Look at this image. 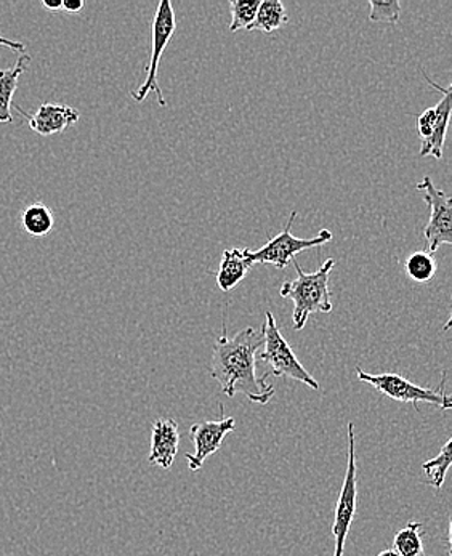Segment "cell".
I'll return each mask as SVG.
<instances>
[{
	"label": "cell",
	"mask_w": 452,
	"mask_h": 556,
	"mask_svg": "<svg viewBox=\"0 0 452 556\" xmlns=\"http://www.w3.org/2000/svg\"><path fill=\"white\" fill-rule=\"evenodd\" d=\"M289 16L281 0H263L260 2L258 16L248 31L273 33L288 25Z\"/></svg>",
	"instance_id": "obj_15"
},
{
	"label": "cell",
	"mask_w": 452,
	"mask_h": 556,
	"mask_svg": "<svg viewBox=\"0 0 452 556\" xmlns=\"http://www.w3.org/2000/svg\"><path fill=\"white\" fill-rule=\"evenodd\" d=\"M379 556H401V555H398L397 552H394V551H384V552H380Z\"/></svg>",
	"instance_id": "obj_26"
},
{
	"label": "cell",
	"mask_w": 452,
	"mask_h": 556,
	"mask_svg": "<svg viewBox=\"0 0 452 556\" xmlns=\"http://www.w3.org/2000/svg\"><path fill=\"white\" fill-rule=\"evenodd\" d=\"M297 212H292L288 225L275 238L269 239L259 251H242L248 265H273L278 269H285L289 262L296 258L297 254L306 249L319 248L332 241V232L329 229H322L316 238L300 239L292 236V225L296 222Z\"/></svg>",
	"instance_id": "obj_5"
},
{
	"label": "cell",
	"mask_w": 452,
	"mask_h": 556,
	"mask_svg": "<svg viewBox=\"0 0 452 556\" xmlns=\"http://www.w3.org/2000/svg\"><path fill=\"white\" fill-rule=\"evenodd\" d=\"M356 376L361 382L374 387L390 400L414 404L417 410H419V403L431 404V406L440 407L443 410L452 409L451 396L447 393V372L443 374L440 389L437 390L422 389V387L394 372L369 374L364 372L361 367H356Z\"/></svg>",
	"instance_id": "obj_3"
},
{
	"label": "cell",
	"mask_w": 452,
	"mask_h": 556,
	"mask_svg": "<svg viewBox=\"0 0 452 556\" xmlns=\"http://www.w3.org/2000/svg\"><path fill=\"white\" fill-rule=\"evenodd\" d=\"M175 29H177V20H175L174 5L168 0H162L158 5L156 13H154L153 46H151V59L150 65L147 67V77H145V83L130 93L131 99L137 103L147 100L148 96L153 92L156 93L160 106L164 108L167 104L164 96H162L160 83H158V70H160L164 50L167 49L172 37H174Z\"/></svg>",
	"instance_id": "obj_6"
},
{
	"label": "cell",
	"mask_w": 452,
	"mask_h": 556,
	"mask_svg": "<svg viewBox=\"0 0 452 556\" xmlns=\"http://www.w3.org/2000/svg\"><path fill=\"white\" fill-rule=\"evenodd\" d=\"M404 271L417 285H427L437 273V262L434 255L427 251H417L407 257L404 263Z\"/></svg>",
	"instance_id": "obj_19"
},
{
	"label": "cell",
	"mask_w": 452,
	"mask_h": 556,
	"mask_svg": "<svg viewBox=\"0 0 452 556\" xmlns=\"http://www.w3.org/2000/svg\"><path fill=\"white\" fill-rule=\"evenodd\" d=\"M29 63H32V56L22 55L9 70H0V124H9L13 121L10 108L18 89L20 77L28 70Z\"/></svg>",
	"instance_id": "obj_13"
},
{
	"label": "cell",
	"mask_w": 452,
	"mask_h": 556,
	"mask_svg": "<svg viewBox=\"0 0 452 556\" xmlns=\"http://www.w3.org/2000/svg\"><path fill=\"white\" fill-rule=\"evenodd\" d=\"M63 10L67 13H79L84 9L83 0H63Z\"/></svg>",
	"instance_id": "obj_24"
},
{
	"label": "cell",
	"mask_w": 452,
	"mask_h": 556,
	"mask_svg": "<svg viewBox=\"0 0 452 556\" xmlns=\"http://www.w3.org/2000/svg\"><path fill=\"white\" fill-rule=\"evenodd\" d=\"M263 345L262 330L246 328L229 337L224 332L215 342L209 372L221 383L228 397L244 393L252 403L266 404L275 396V389L266 377L258 376V352Z\"/></svg>",
	"instance_id": "obj_1"
},
{
	"label": "cell",
	"mask_w": 452,
	"mask_h": 556,
	"mask_svg": "<svg viewBox=\"0 0 452 556\" xmlns=\"http://www.w3.org/2000/svg\"><path fill=\"white\" fill-rule=\"evenodd\" d=\"M236 428L233 417L212 420V422L194 424L190 428L191 441L194 444V454H187L188 467L191 471H199L204 465L205 458L221 450L225 437Z\"/></svg>",
	"instance_id": "obj_9"
},
{
	"label": "cell",
	"mask_w": 452,
	"mask_h": 556,
	"mask_svg": "<svg viewBox=\"0 0 452 556\" xmlns=\"http://www.w3.org/2000/svg\"><path fill=\"white\" fill-rule=\"evenodd\" d=\"M355 424H349V460H347L346 478L342 491L337 501L336 515H334L332 534L336 541L334 556H343L346 552L347 535L352 528L356 515L357 504V467L355 453Z\"/></svg>",
	"instance_id": "obj_7"
},
{
	"label": "cell",
	"mask_w": 452,
	"mask_h": 556,
	"mask_svg": "<svg viewBox=\"0 0 452 556\" xmlns=\"http://www.w3.org/2000/svg\"><path fill=\"white\" fill-rule=\"evenodd\" d=\"M251 271L241 249H226L217 271V286L221 291L229 292L241 285L242 279Z\"/></svg>",
	"instance_id": "obj_14"
},
{
	"label": "cell",
	"mask_w": 452,
	"mask_h": 556,
	"mask_svg": "<svg viewBox=\"0 0 452 556\" xmlns=\"http://www.w3.org/2000/svg\"><path fill=\"white\" fill-rule=\"evenodd\" d=\"M297 279L286 281L281 286L279 295L282 299H291L293 302V329L302 330L313 313L332 312V302H330L329 275L336 266L334 258H327L326 262L316 269L315 273H305L299 262L293 258Z\"/></svg>",
	"instance_id": "obj_2"
},
{
	"label": "cell",
	"mask_w": 452,
	"mask_h": 556,
	"mask_svg": "<svg viewBox=\"0 0 452 556\" xmlns=\"http://www.w3.org/2000/svg\"><path fill=\"white\" fill-rule=\"evenodd\" d=\"M435 119H437L435 108H428V110H425L424 113L420 114L419 119H417V131H419L422 141L430 137L431 130H434Z\"/></svg>",
	"instance_id": "obj_22"
},
{
	"label": "cell",
	"mask_w": 452,
	"mask_h": 556,
	"mask_svg": "<svg viewBox=\"0 0 452 556\" xmlns=\"http://www.w3.org/2000/svg\"><path fill=\"white\" fill-rule=\"evenodd\" d=\"M259 7V0H231V2H229V9H231V25H229V31L236 33L239 31V29L251 28L255 16H258Z\"/></svg>",
	"instance_id": "obj_20"
},
{
	"label": "cell",
	"mask_w": 452,
	"mask_h": 556,
	"mask_svg": "<svg viewBox=\"0 0 452 556\" xmlns=\"http://www.w3.org/2000/svg\"><path fill=\"white\" fill-rule=\"evenodd\" d=\"M180 444V433L174 419H158L151 431V453L148 460L151 465L168 470L174 465Z\"/></svg>",
	"instance_id": "obj_11"
},
{
	"label": "cell",
	"mask_w": 452,
	"mask_h": 556,
	"mask_svg": "<svg viewBox=\"0 0 452 556\" xmlns=\"http://www.w3.org/2000/svg\"><path fill=\"white\" fill-rule=\"evenodd\" d=\"M55 227L53 212L42 202H34L22 212L23 231L34 236V238H43L50 235Z\"/></svg>",
	"instance_id": "obj_16"
},
{
	"label": "cell",
	"mask_w": 452,
	"mask_h": 556,
	"mask_svg": "<svg viewBox=\"0 0 452 556\" xmlns=\"http://www.w3.org/2000/svg\"><path fill=\"white\" fill-rule=\"evenodd\" d=\"M369 20L374 23H390L397 25L401 16V3L398 0H388V2H376L371 0Z\"/></svg>",
	"instance_id": "obj_21"
},
{
	"label": "cell",
	"mask_w": 452,
	"mask_h": 556,
	"mask_svg": "<svg viewBox=\"0 0 452 556\" xmlns=\"http://www.w3.org/2000/svg\"><path fill=\"white\" fill-rule=\"evenodd\" d=\"M393 551L401 556H425L419 521H411L394 535Z\"/></svg>",
	"instance_id": "obj_17"
},
{
	"label": "cell",
	"mask_w": 452,
	"mask_h": 556,
	"mask_svg": "<svg viewBox=\"0 0 452 556\" xmlns=\"http://www.w3.org/2000/svg\"><path fill=\"white\" fill-rule=\"evenodd\" d=\"M416 188L431 208L430 222L424 228V236L428 244V251L434 255L440 249V245L452 244L451 198L443 190H438L430 177L422 178Z\"/></svg>",
	"instance_id": "obj_8"
},
{
	"label": "cell",
	"mask_w": 452,
	"mask_h": 556,
	"mask_svg": "<svg viewBox=\"0 0 452 556\" xmlns=\"http://www.w3.org/2000/svg\"><path fill=\"white\" fill-rule=\"evenodd\" d=\"M43 9L52 10V12H59L62 10L63 0H42Z\"/></svg>",
	"instance_id": "obj_25"
},
{
	"label": "cell",
	"mask_w": 452,
	"mask_h": 556,
	"mask_svg": "<svg viewBox=\"0 0 452 556\" xmlns=\"http://www.w3.org/2000/svg\"><path fill=\"white\" fill-rule=\"evenodd\" d=\"M263 350L260 361L268 364L275 377H288L296 382L303 383L313 390H319V383L313 379L312 374L302 366L296 353L289 345L288 340L282 337L281 330L276 325L272 312L265 313V323L262 326Z\"/></svg>",
	"instance_id": "obj_4"
},
{
	"label": "cell",
	"mask_w": 452,
	"mask_h": 556,
	"mask_svg": "<svg viewBox=\"0 0 452 556\" xmlns=\"http://www.w3.org/2000/svg\"><path fill=\"white\" fill-rule=\"evenodd\" d=\"M427 83L430 84L434 89L441 92L443 99L440 103L435 106V113H437V119H435L434 130H431L430 137L427 140L422 141L420 156H434L435 160H441L443 157L444 141H447L448 126H450L451 117V86L441 87L435 84L430 77L425 76Z\"/></svg>",
	"instance_id": "obj_12"
},
{
	"label": "cell",
	"mask_w": 452,
	"mask_h": 556,
	"mask_svg": "<svg viewBox=\"0 0 452 556\" xmlns=\"http://www.w3.org/2000/svg\"><path fill=\"white\" fill-rule=\"evenodd\" d=\"M451 446L452 440L448 438L444 446L441 447L440 454L437 457L422 464V470L427 475V481L435 490H441L447 480L448 470L451 467Z\"/></svg>",
	"instance_id": "obj_18"
},
{
	"label": "cell",
	"mask_w": 452,
	"mask_h": 556,
	"mask_svg": "<svg viewBox=\"0 0 452 556\" xmlns=\"http://www.w3.org/2000/svg\"><path fill=\"white\" fill-rule=\"evenodd\" d=\"M15 108L28 121L29 129L36 131L37 135H42V137L62 134L67 127L76 124L80 117L79 111L66 106V104L42 103L33 116L25 113L22 108Z\"/></svg>",
	"instance_id": "obj_10"
},
{
	"label": "cell",
	"mask_w": 452,
	"mask_h": 556,
	"mask_svg": "<svg viewBox=\"0 0 452 556\" xmlns=\"http://www.w3.org/2000/svg\"><path fill=\"white\" fill-rule=\"evenodd\" d=\"M0 47H7L12 52L25 53L26 46L23 42H16V40L7 39V37L0 36Z\"/></svg>",
	"instance_id": "obj_23"
}]
</instances>
